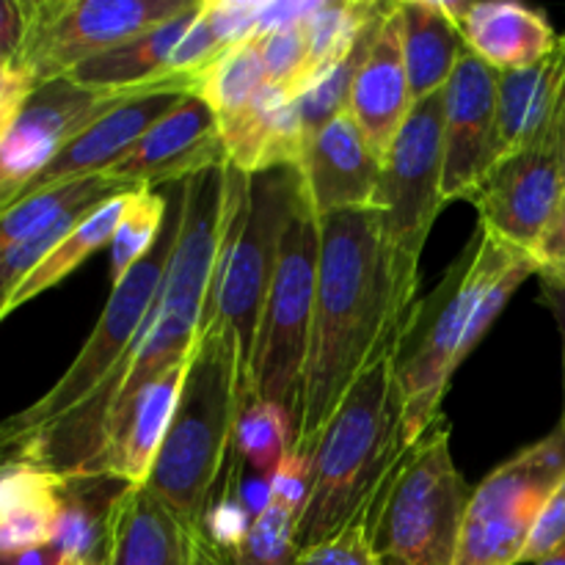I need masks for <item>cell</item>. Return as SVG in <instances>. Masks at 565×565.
I'll return each mask as SVG.
<instances>
[{"label": "cell", "instance_id": "obj_1", "mask_svg": "<svg viewBox=\"0 0 565 565\" xmlns=\"http://www.w3.org/2000/svg\"><path fill=\"white\" fill-rule=\"evenodd\" d=\"M417 298L403 287L375 207L320 215L318 290L298 436L312 458L320 434L359 375L395 348Z\"/></svg>", "mask_w": 565, "mask_h": 565}, {"label": "cell", "instance_id": "obj_2", "mask_svg": "<svg viewBox=\"0 0 565 565\" xmlns=\"http://www.w3.org/2000/svg\"><path fill=\"white\" fill-rule=\"evenodd\" d=\"M298 185H301L298 169L243 174L226 163L224 237L210 285L202 334L215 331L224 340L235 364L241 408L257 401L254 364H257L259 326H263L281 235L290 221Z\"/></svg>", "mask_w": 565, "mask_h": 565}, {"label": "cell", "instance_id": "obj_3", "mask_svg": "<svg viewBox=\"0 0 565 565\" xmlns=\"http://www.w3.org/2000/svg\"><path fill=\"white\" fill-rule=\"evenodd\" d=\"M406 447L392 348L359 375L315 445L309 500L296 522L298 550L331 539L362 519Z\"/></svg>", "mask_w": 565, "mask_h": 565}, {"label": "cell", "instance_id": "obj_4", "mask_svg": "<svg viewBox=\"0 0 565 565\" xmlns=\"http://www.w3.org/2000/svg\"><path fill=\"white\" fill-rule=\"evenodd\" d=\"M524 257L527 252L478 224L439 285L412 307L395 345V379L403 395L408 447L441 419V403L463 364V334L480 298Z\"/></svg>", "mask_w": 565, "mask_h": 565}, {"label": "cell", "instance_id": "obj_5", "mask_svg": "<svg viewBox=\"0 0 565 565\" xmlns=\"http://www.w3.org/2000/svg\"><path fill=\"white\" fill-rule=\"evenodd\" d=\"M241 390L224 340L207 331L196 340L185 386L177 403L147 489L182 522L204 527V516L232 452Z\"/></svg>", "mask_w": 565, "mask_h": 565}, {"label": "cell", "instance_id": "obj_6", "mask_svg": "<svg viewBox=\"0 0 565 565\" xmlns=\"http://www.w3.org/2000/svg\"><path fill=\"white\" fill-rule=\"evenodd\" d=\"M445 417L406 447L364 513L370 544L384 565H456L469 491Z\"/></svg>", "mask_w": 565, "mask_h": 565}, {"label": "cell", "instance_id": "obj_7", "mask_svg": "<svg viewBox=\"0 0 565 565\" xmlns=\"http://www.w3.org/2000/svg\"><path fill=\"white\" fill-rule=\"evenodd\" d=\"M320 218L309 204L303 182L298 185L290 221L281 235L274 285L259 326L254 390L257 401L281 406L301 419L303 370L312 337L315 290H318Z\"/></svg>", "mask_w": 565, "mask_h": 565}, {"label": "cell", "instance_id": "obj_8", "mask_svg": "<svg viewBox=\"0 0 565 565\" xmlns=\"http://www.w3.org/2000/svg\"><path fill=\"white\" fill-rule=\"evenodd\" d=\"M445 88L417 99L395 143L381 160L373 207L395 257L403 287L417 298L419 259L434 221L445 207Z\"/></svg>", "mask_w": 565, "mask_h": 565}, {"label": "cell", "instance_id": "obj_9", "mask_svg": "<svg viewBox=\"0 0 565 565\" xmlns=\"http://www.w3.org/2000/svg\"><path fill=\"white\" fill-rule=\"evenodd\" d=\"M196 3L199 0H25V36L14 66L31 77L33 86L58 81Z\"/></svg>", "mask_w": 565, "mask_h": 565}, {"label": "cell", "instance_id": "obj_10", "mask_svg": "<svg viewBox=\"0 0 565 565\" xmlns=\"http://www.w3.org/2000/svg\"><path fill=\"white\" fill-rule=\"evenodd\" d=\"M565 486V430L522 447L472 491L456 565H519L535 519Z\"/></svg>", "mask_w": 565, "mask_h": 565}, {"label": "cell", "instance_id": "obj_11", "mask_svg": "<svg viewBox=\"0 0 565 565\" xmlns=\"http://www.w3.org/2000/svg\"><path fill=\"white\" fill-rule=\"evenodd\" d=\"M563 110L527 147L497 160L472 199L478 224L527 254L539 248L565 202Z\"/></svg>", "mask_w": 565, "mask_h": 565}, {"label": "cell", "instance_id": "obj_12", "mask_svg": "<svg viewBox=\"0 0 565 565\" xmlns=\"http://www.w3.org/2000/svg\"><path fill=\"white\" fill-rule=\"evenodd\" d=\"M141 97L143 94L138 92L81 86L70 77L33 88L11 130L0 141V215L66 143L121 105Z\"/></svg>", "mask_w": 565, "mask_h": 565}, {"label": "cell", "instance_id": "obj_13", "mask_svg": "<svg viewBox=\"0 0 565 565\" xmlns=\"http://www.w3.org/2000/svg\"><path fill=\"white\" fill-rule=\"evenodd\" d=\"M497 81L500 72L463 50L445 86V174L441 196L469 202L494 166Z\"/></svg>", "mask_w": 565, "mask_h": 565}, {"label": "cell", "instance_id": "obj_14", "mask_svg": "<svg viewBox=\"0 0 565 565\" xmlns=\"http://www.w3.org/2000/svg\"><path fill=\"white\" fill-rule=\"evenodd\" d=\"M226 163L218 119L199 97H182L160 116L105 177L125 188H169Z\"/></svg>", "mask_w": 565, "mask_h": 565}, {"label": "cell", "instance_id": "obj_15", "mask_svg": "<svg viewBox=\"0 0 565 565\" xmlns=\"http://www.w3.org/2000/svg\"><path fill=\"white\" fill-rule=\"evenodd\" d=\"M298 174L309 204L320 218L340 210L373 207L381 158L345 110L315 132Z\"/></svg>", "mask_w": 565, "mask_h": 565}, {"label": "cell", "instance_id": "obj_16", "mask_svg": "<svg viewBox=\"0 0 565 565\" xmlns=\"http://www.w3.org/2000/svg\"><path fill=\"white\" fill-rule=\"evenodd\" d=\"M412 108L414 97L406 72V55H403L401 11H397V3H390L379 39L353 81L348 114L364 132L373 152L384 160L401 127L406 125Z\"/></svg>", "mask_w": 565, "mask_h": 565}, {"label": "cell", "instance_id": "obj_17", "mask_svg": "<svg viewBox=\"0 0 565 565\" xmlns=\"http://www.w3.org/2000/svg\"><path fill=\"white\" fill-rule=\"evenodd\" d=\"M191 530L152 489L119 486L105 516L99 565H185Z\"/></svg>", "mask_w": 565, "mask_h": 565}, {"label": "cell", "instance_id": "obj_18", "mask_svg": "<svg viewBox=\"0 0 565 565\" xmlns=\"http://www.w3.org/2000/svg\"><path fill=\"white\" fill-rule=\"evenodd\" d=\"M469 53L497 72H519L555 53L557 31L541 9L522 3H445Z\"/></svg>", "mask_w": 565, "mask_h": 565}, {"label": "cell", "instance_id": "obj_19", "mask_svg": "<svg viewBox=\"0 0 565 565\" xmlns=\"http://www.w3.org/2000/svg\"><path fill=\"white\" fill-rule=\"evenodd\" d=\"M226 163L243 174L270 169H301L307 154L298 99L265 83L248 108L218 121Z\"/></svg>", "mask_w": 565, "mask_h": 565}, {"label": "cell", "instance_id": "obj_20", "mask_svg": "<svg viewBox=\"0 0 565 565\" xmlns=\"http://www.w3.org/2000/svg\"><path fill=\"white\" fill-rule=\"evenodd\" d=\"M191 356L169 367L147 390L138 392L119 439L99 458L92 478H108L119 486H132V489L149 486L154 461H158L160 447H163L169 425L174 419L177 403H180L182 386H185Z\"/></svg>", "mask_w": 565, "mask_h": 565}, {"label": "cell", "instance_id": "obj_21", "mask_svg": "<svg viewBox=\"0 0 565 565\" xmlns=\"http://www.w3.org/2000/svg\"><path fill=\"white\" fill-rule=\"evenodd\" d=\"M565 105V36L555 53L519 72H500L497 81V132L494 163L516 149L527 147Z\"/></svg>", "mask_w": 565, "mask_h": 565}, {"label": "cell", "instance_id": "obj_22", "mask_svg": "<svg viewBox=\"0 0 565 565\" xmlns=\"http://www.w3.org/2000/svg\"><path fill=\"white\" fill-rule=\"evenodd\" d=\"M202 6L204 0H199L193 9L182 11L174 20L163 22V25L143 33V36L130 39V42L119 44V47L97 55V58L86 61V64L77 66V70L66 77L81 83V86L110 88V92H138L143 94V97H152V94H177V97H188L185 86L163 81V72L171 53H174L177 44L182 42L188 28L193 25V20L199 17Z\"/></svg>", "mask_w": 565, "mask_h": 565}, {"label": "cell", "instance_id": "obj_23", "mask_svg": "<svg viewBox=\"0 0 565 565\" xmlns=\"http://www.w3.org/2000/svg\"><path fill=\"white\" fill-rule=\"evenodd\" d=\"M397 11L408 83L417 103L447 86L467 44L441 0H403L397 3Z\"/></svg>", "mask_w": 565, "mask_h": 565}, {"label": "cell", "instance_id": "obj_24", "mask_svg": "<svg viewBox=\"0 0 565 565\" xmlns=\"http://www.w3.org/2000/svg\"><path fill=\"white\" fill-rule=\"evenodd\" d=\"M127 196H130V191L119 193V196L99 204V207L92 210V213H88L86 218H83L81 224H77L75 230L58 243V246L50 248V252L42 257V263H39L36 268L20 281V287L11 292V298L6 301V309H3V320L9 318L14 309H20L22 303L33 301L36 296L47 292L50 287L64 281L66 276H70L72 270L81 268L92 254H97L99 248L108 246V243L114 241V232L116 226H119L121 213H125Z\"/></svg>", "mask_w": 565, "mask_h": 565}, {"label": "cell", "instance_id": "obj_25", "mask_svg": "<svg viewBox=\"0 0 565 565\" xmlns=\"http://www.w3.org/2000/svg\"><path fill=\"white\" fill-rule=\"evenodd\" d=\"M108 478H70L61 502L53 550L61 565L99 563L105 539V516L119 489L108 491Z\"/></svg>", "mask_w": 565, "mask_h": 565}, {"label": "cell", "instance_id": "obj_26", "mask_svg": "<svg viewBox=\"0 0 565 565\" xmlns=\"http://www.w3.org/2000/svg\"><path fill=\"white\" fill-rule=\"evenodd\" d=\"M265 83L268 81H265L263 47H259V36L254 33V36L226 47L213 64H207L193 77L191 97L202 99L221 121L248 108Z\"/></svg>", "mask_w": 565, "mask_h": 565}, {"label": "cell", "instance_id": "obj_27", "mask_svg": "<svg viewBox=\"0 0 565 565\" xmlns=\"http://www.w3.org/2000/svg\"><path fill=\"white\" fill-rule=\"evenodd\" d=\"M375 11H379V3H362V0L320 3L318 0L312 14L307 17L309 61L307 75H303V92L351 53L359 33L364 31V25H367Z\"/></svg>", "mask_w": 565, "mask_h": 565}, {"label": "cell", "instance_id": "obj_28", "mask_svg": "<svg viewBox=\"0 0 565 565\" xmlns=\"http://www.w3.org/2000/svg\"><path fill=\"white\" fill-rule=\"evenodd\" d=\"M386 9L390 3H379V11L370 17V22L364 25V31L359 33L356 44L351 47V53L334 66V70L326 72L320 81H315L307 92L298 97V114H301V125H303V136H307V147L309 141L315 138V132L331 121L334 116L345 114L348 110V99H351V88L353 81H356L359 70L367 61L370 50H373L375 39H379L381 22H384Z\"/></svg>", "mask_w": 565, "mask_h": 565}, {"label": "cell", "instance_id": "obj_29", "mask_svg": "<svg viewBox=\"0 0 565 565\" xmlns=\"http://www.w3.org/2000/svg\"><path fill=\"white\" fill-rule=\"evenodd\" d=\"M298 436V423L290 412L268 401H254L241 408L232 434V452L243 458L246 467L257 475L276 472L287 452H292Z\"/></svg>", "mask_w": 565, "mask_h": 565}, {"label": "cell", "instance_id": "obj_30", "mask_svg": "<svg viewBox=\"0 0 565 565\" xmlns=\"http://www.w3.org/2000/svg\"><path fill=\"white\" fill-rule=\"evenodd\" d=\"M169 188H136L130 191L119 226L110 241V287L119 285L127 270L147 257L169 218Z\"/></svg>", "mask_w": 565, "mask_h": 565}, {"label": "cell", "instance_id": "obj_31", "mask_svg": "<svg viewBox=\"0 0 565 565\" xmlns=\"http://www.w3.org/2000/svg\"><path fill=\"white\" fill-rule=\"evenodd\" d=\"M259 47H263L265 81H268L270 86L281 88L287 97H301L303 75H307L309 61L307 20L296 22V25L279 28V31L263 33V36H259Z\"/></svg>", "mask_w": 565, "mask_h": 565}, {"label": "cell", "instance_id": "obj_32", "mask_svg": "<svg viewBox=\"0 0 565 565\" xmlns=\"http://www.w3.org/2000/svg\"><path fill=\"white\" fill-rule=\"evenodd\" d=\"M296 516L270 502L252 522L246 541L237 550V565H296Z\"/></svg>", "mask_w": 565, "mask_h": 565}, {"label": "cell", "instance_id": "obj_33", "mask_svg": "<svg viewBox=\"0 0 565 565\" xmlns=\"http://www.w3.org/2000/svg\"><path fill=\"white\" fill-rule=\"evenodd\" d=\"M66 478L31 467V463H0V516L28 511V508L53 505L64 500Z\"/></svg>", "mask_w": 565, "mask_h": 565}, {"label": "cell", "instance_id": "obj_34", "mask_svg": "<svg viewBox=\"0 0 565 565\" xmlns=\"http://www.w3.org/2000/svg\"><path fill=\"white\" fill-rule=\"evenodd\" d=\"M61 502L28 508V511H17V513H9V516H0V561L22 555V552L28 550L53 546L55 527H58Z\"/></svg>", "mask_w": 565, "mask_h": 565}, {"label": "cell", "instance_id": "obj_35", "mask_svg": "<svg viewBox=\"0 0 565 565\" xmlns=\"http://www.w3.org/2000/svg\"><path fill=\"white\" fill-rule=\"evenodd\" d=\"M296 565H384L375 555L373 544H370L367 524L364 516L348 524L331 539L318 541V544L298 550Z\"/></svg>", "mask_w": 565, "mask_h": 565}, {"label": "cell", "instance_id": "obj_36", "mask_svg": "<svg viewBox=\"0 0 565 565\" xmlns=\"http://www.w3.org/2000/svg\"><path fill=\"white\" fill-rule=\"evenodd\" d=\"M252 522L254 519L248 516L243 502L237 500L235 486H232V480L224 475V491L218 494V502H210V511L207 516H204V530H207V535L215 544L237 555V550H241L243 541H246L248 530H252Z\"/></svg>", "mask_w": 565, "mask_h": 565}, {"label": "cell", "instance_id": "obj_37", "mask_svg": "<svg viewBox=\"0 0 565 565\" xmlns=\"http://www.w3.org/2000/svg\"><path fill=\"white\" fill-rule=\"evenodd\" d=\"M309 486H312V458L287 452L285 461L270 475V502L285 508L298 522L309 500Z\"/></svg>", "mask_w": 565, "mask_h": 565}, {"label": "cell", "instance_id": "obj_38", "mask_svg": "<svg viewBox=\"0 0 565 565\" xmlns=\"http://www.w3.org/2000/svg\"><path fill=\"white\" fill-rule=\"evenodd\" d=\"M565 546V486L555 491L550 502L544 505V511L535 519L533 530H530V539L524 544L522 563H535L539 565L546 557L555 555L557 550Z\"/></svg>", "mask_w": 565, "mask_h": 565}, {"label": "cell", "instance_id": "obj_39", "mask_svg": "<svg viewBox=\"0 0 565 565\" xmlns=\"http://www.w3.org/2000/svg\"><path fill=\"white\" fill-rule=\"evenodd\" d=\"M535 263H539V279L550 281L565 290V202L557 213V218L552 221L550 232L544 235V241L539 243V248L533 252Z\"/></svg>", "mask_w": 565, "mask_h": 565}, {"label": "cell", "instance_id": "obj_40", "mask_svg": "<svg viewBox=\"0 0 565 565\" xmlns=\"http://www.w3.org/2000/svg\"><path fill=\"white\" fill-rule=\"evenodd\" d=\"M33 81L20 72L17 66H0V141L6 138V132L14 125L17 114L22 110L25 99L31 97Z\"/></svg>", "mask_w": 565, "mask_h": 565}, {"label": "cell", "instance_id": "obj_41", "mask_svg": "<svg viewBox=\"0 0 565 565\" xmlns=\"http://www.w3.org/2000/svg\"><path fill=\"white\" fill-rule=\"evenodd\" d=\"M25 36V0H0V66H14Z\"/></svg>", "mask_w": 565, "mask_h": 565}, {"label": "cell", "instance_id": "obj_42", "mask_svg": "<svg viewBox=\"0 0 565 565\" xmlns=\"http://www.w3.org/2000/svg\"><path fill=\"white\" fill-rule=\"evenodd\" d=\"M185 565H237V555L215 544L204 527H193Z\"/></svg>", "mask_w": 565, "mask_h": 565}, {"label": "cell", "instance_id": "obj_43", "mask_svg": "<svg viewBox=\"0 0 565 565\" xmlns=\"http://www.w3.org/2000/svg\"><path fill=\"white\" fill-rule=\"evenodd\" d=\"M541 301L550 307L552 318H555L557 329H561L563 340V384H565V290L557 285H550V281H541ZM563 430H565V414H563Z\"/></svg>", "mask_w": 565, "mask_h": 565}, {"label": "cell", "instance_id": "obj_44", "mask_svg": "<svg viewBox=\"0 0 565 565\" xmlns=\"http://www.w3.org/2000/svg\"><path fill=\"white\" fill-rule=\"evenodd\" d=\"M0 565H58V552L53 546H42V550H28L22 555L6 557Z\"/></svg>", "mask_w": 565, "mask_h": 565}, {"label": "cell", "instance_id": "obj_45", "mask_svg": "<svg viewBox=\"0 0 565 565\" xmlns=\"http://www.w3.org/2000/svg\"><path fill=\"white\" fill-rule=\"evenodd\" d=\"M539 565H565V546L563 550H557L552 557H546V561H541Z\"/></svg>", "mask_w": 565, "mask_h": 565}, {"label": "cell", "instance_id": "obj_46", "mask_svg": "<svg viewBox=\"0 0 565 565\" xmlns=\"http://www.w3.org/2000/svg\"><path fill=\"white\" fill-rule=\"evenodd\" d=\"M563 152H565V110H563Z\"/></svg>", "mask_w": 565, "mask_h": 565}]
</instances>
